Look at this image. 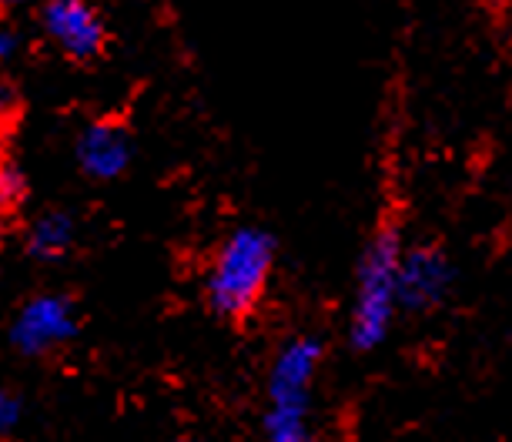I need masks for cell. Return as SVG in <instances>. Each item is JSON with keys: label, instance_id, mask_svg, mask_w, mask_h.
<instances>
[{"label": "cell", "instance_id": "1", "mask_svg": "<svg viewBox=\"0 0 512 442\" xmlns=\"http://www.w3.org/2000/svg\"><path fill=\"white\" fill-rule=\"evenodd\" d=\"M278 242L258 225L235 228L218 245L205 275V305L225 322H245L262 305L275 272Z\"/></svg>", "mask_w": 512, "mask_h": 442}, {"label": "cell", "instance_id": "2", "mask_svg": "<svg viewBox=\"0 0 512 442\" xmlns=\"http://www.w3.org/2000/svg\"><path fill=\"white\" fill-rule=\"evenodd\" d=\"M399 265L402 235L392 221L379 225L365 245L355 272V295L349 309V345L355 352H372L389 339L399 315Z\"/></svg>", "mask_w": 512, "mask_h": 442}, {"label": "cell", "instance_id": "3", "mask_svg": "<svg viewBox=\"0 0 512 442\" xmlns=\"http://www.w3.org/2000/svg\"><path fill=\"white\" fill-rule=\"evenodd\" d=\"M325 362V345L318 335H292L275 352L268 369V409L262 419L265 439L272 442H305L308 439V406L318 369Z\"/></svg>", "mask_w": 512, "mask_h": 442}, {"label": "cell", "instance_id": "4", "mask_svg": "<svg viewBox=\"0 0 512 442\" xmlns=\"http://www.w3.org/2000/svg\"><path fill=\"white\" fill-rule=\"evenodd\" d=\"M44 37L74 64L101 61L111 44V31L94 0H41L37 11Z\"/></svg>", "mask_w": 512, "mask_h": 442}, {"label": "cell", "instance_id": "5", "mask_svg": "<svg viewBox=\"0 0 512 442\" xmlns=\"http://www.w3.org/2000/svg\"><path fill=\"white\" fill-rule=\"evenodd\" d=\"M81 332V319H77V305L67 295H34L21 305V312L11 322V345L27 359H41L61 349Z\"/></svg>", "mask_w": 512, "mask_h": 442}, {"label": "cell", "instance_id": "6", "mask_svg": "<svg viewBox=\"0 0 512 442\" xmlns=\"http://www.w3.org/2000/svg\"><path fill=\"white\" fill-rule=\"evenodd\" d=\"M456 285V268L439 245H412L402 248L399 265V305L412 315L436 312L446 305Z\"/></svg>", "mask_w": 512, "mask_h": 442}, {"label": "cell", "instance_id": "7", "mask_svg": "<svg viewBox=\"0 0 512 442\" xmlns=\"http://www.w3.org/2000/svg\"><path fill=\"white\" fill-rule=\"evenodd\" d=\"M74 158L84 178L114 181L131 168L134 161V134L118 118H98L84 124L74 141Z\"/></svg>", "mask_w": 512, "mask_h": 442}, {"label": "cell", "instance_id": "8", "mask_svg": "<svg viewBox=\"0 0 512 442\" xmlns=\"http://www.w3.org/2000/svg\"><path fill=\"white\" fill-rule=\"evenodd\" d=\"M74 238H77V218L71 211L47 208L31 221V228H27L24 252L31 255L34 262H61L74 248Z\"/></svg>", "mask_w": 512, "mask_h": 442}, {"label": "cell", "instance_id": "9", "mask_svg": "<svg viewBox=\"0 0 512 442\" xmlns=\"http://www.w3.org/2000/svg\"><path fill=\"white\" fill-rule=\"evenodd\" d=\"M31 195V181L14 158H0V208L17 211Z\"/></svg>", "mask_w": 512, "mask_h": 442}, {"label": "cell", "instance_id": "10", "mask_svg": "<svg viewBox=\"0 0 512 442\" xmlns=\"http://www.w3.org/2000/svg\"><path fill=\"white\" fill-rule=\"evenodd\" d=\"M21 111H24V94L11 74L4 71V64H0V128H11V124L21 121Z\"/></svg>", "mask_w": 512, "mask_h": 442}, {"label": "cell", "instance_id": "11", "mask_svg": "<svg viewBox=\"0 0 512 442\" xmlns=\"http://www.w3.org/2000/svg\"><path fill=\"white\" fill-rule=\"evenodd\" d=\"M24 416V399L11 389H0V439L11 436V429Z\"/></svg>", "mask_w": 512, "mask_h": 442}, {"label": "cell", "instance_id": "12", "mask_svg": "<svg viewBox=\"0 0 512 442\" xmlns=\"http://www.w3.org/2000/svg\"><path fill=\"white\" fill-rule=\"evenodd\" d=\"M17 47H21V41H17V34H14L4 21H0V64L11 61V57L17 54Z\"/></svg>", "mask_w": 512, "mask_h": 442}, {"label": "cell", "instance_id": "13", "mask_svg": "<svg viewBox=\"0 0 512 442\" xmlns=\"http://www.w3.org/2000/svg\"><path fill=\"white\" fill-rule=\"evenodd\" d=\"M24 4H31V0H0V17H7V14L21 11Z\"/></svg>", "mask_w": 512, "mask_h": 442}, {"label": "cell", "instance_id": "14", "mask_svg": "<svg viewBox=\"0 0 512 442\" xmlns=\"http://www.w3.org/2000/svg\"><path fill=\"white\" fill-rule=\"evenodd\" d=\"M7 215H11V211L0 208V235H4V228H7Z\"/></svg>", "mask_w": 512, "mask_h": 442}, {"label": "cell", "instance_id": "15", "mask_svg": "<svg viewBox=\"0 0 512 442\" xmlns=\"http://www.w3.org/2000/svg\"><path fill=\"white\" fill-rule=\"evenodd\" d=\"M509 4H512V0H509Z\"/></svg>", "mask_w": 512, "mask_h": 442}]
</instances>
